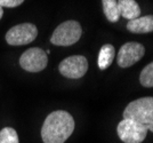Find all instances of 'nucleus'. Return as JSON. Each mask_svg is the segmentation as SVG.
<instances>
[{
    "instance_id": "5",
    "label": "nucleus",
    "mask_w": 153,
    "mask_h": 143,
    "mask_svg": "<svg viewBox=\"0 0 153 143\" xmlns=\"http://www.w3.org/2000/svg\"><path fill=\"white\" fill-rule=\"evenodd\" d=\"M38 36V29L32 23H22L13 26L6 33L7 44L12 46H23L32 42Z\"/></svg>"
},
{
    "instance_id": "1",
    "label": "nucleus",
    "mask_w": 153,
    "mask_h": 143,
    "mask_svg": "<svg viewBox=\"0 0 153 143\" xmlns=\"http://www.w3.org/2000/svg\"><path fill=\"white\" fill-rule=\"evenodd\" d=\"M74 130V119L68 111L57 110L46 117L41 137L44 143H64Z\"/></svg>"
},
{
    "instance_id": "2",
    "label": "nucleus",
    "mask_w": 153,
    "mask_h": 143,
    "mask_svg": "<svg viewBox=\"0 0 153 143\" xmlns=\"http://www.w3.org/2000/svg\"><path fill=\"white\" fill-rule=\"evenodd\" d=\"M123 119H130L153 130V98H140L128 104L123 111Z\"/></svg>"
},
{
    "instance_id": "10",
    "label": "nucleus",
    "mask_w": 153,
    "mask_h": 143,
    "mask_svg": "<svg viewBox=\"0 0 153 143\" xmlns=\"http://www.w3.org/2000/svg\"><path fill=\"white\" fill-rule=\"evenodd\" d=\"M117 2L120 10V16L123 19L130 21L140 17V8L135 0H119Z\"/></svg>"
},
{
    "instance_id": "4",
    "label": "nucleus",
    "mask_w": 153,
    "mask_h": 143,
    "mask_svg": "<svg viewBox=\"0 0 153 143\" xmlns=\"http://www.w3.org/2000/svg\"><path fill=\"white\" fill-rule=\"evenodd\" d=\"M117 133L123 143H142L147 135V128L134 120L122 119L117 126Z\"/></svg>"
},
{
    "instance_id": "14",
    "label": "nucleus",
    "mask_w": 153,
    "mask_h": 143,
    "mask_svg": "<svg viewBox=\"0 0 153 143\" xmlns=\"http://www.w3.org/2000/svg\"><path fill=\"white\" fill-rule=\"evenodd\" d=\"M0 143H19L17 132L12 127H5L0 130Z\"/></svg>"
},
{
    "instance_id": "7",
    "label": "nucleus",
    "mask_w": 153,
    "mask_h": 143,
    "mask_svg": "<svg viewBox=\"0 0 153 143\" xmlns=\"http://www.w3.org/2000/svg\"><path fill=\"white\" fill-rule=\"evenodd\" d=\"M48 64L47 53L38 47H32L22 54L19 65L27 72H40L45 70Z\"/></svg>"
},
{
    "instance_id": "11",
    "label": "nucleus",
    "mask_w": 153,
    "mask_h": 143,
    "mask_svg": "<svg viewBox=\"0 0 153 143\" xmlns=\"http://www.w3.org/2000/svg\"><path fill=\"white\" fill-rule=\"evenodd\" d=\"M115 56V49L111 44H105L101 47L98 53L97 65L101 70H106L110 65L112 64Z\"/></svg>"
},
{
    "instance_id": "9",
    "label": "nucleus",
    "mask_w": 153,
    "mask_h": 143,
    "mask_svg": "<svg viewBox=\"0 0 153 143\" xmlns=\"http://www.w3.org/2000/svg\"><path fill=\"white\" fill-rule=\"evenodd\" d=\"M127 30L133 33H150L153 31V16H142L128 21Z\"/></svg>"
},
{
    "instance_id": "16",
    "label": "nucleus",
    "mask_w": 153,
    "mask_h": 143,
    "mask_svg": "<svg viewBox=\"0 0 153 143\" xmlns=\"http://www.w3.org/2000/svg\"><path fill=\"white\" fill-rule=\"evenodd\" d=\"M2 15H4V9L0 7V20H1V17H2Z\"/></svg>"
},
{
    "instance_id": "12",
    "label": "nucleus",
    "mask_w": 153,
    "mask_h": 143,
    "mask_svg": "<svg viewBox=\"0 0 153 143\" xmlns=\"http://www.w3.org/2000/svg\"><path fill=\"white\" fill-rule=\"evenodd\" d=\"M103 12L105 14V17L108 21L115 23L120 19V10L118 7L117 0H102Z\"/></svg>"
},
{
    "instance_id": "13",
    "label": "nucleus",
    "mask_w": 153,
    "mask_h": 143,
    "mask_svg": "<svg viewBox=\"0 0 153 143\" xmlns=\"http://www.w3.org/2000/svg\"><path fill=\"white\" fill-rule=\"evenodd\" d=\"M140 83L142 86L147 88H151L153 86V63H149L142 70L140 74Z\"/></svg>"
},
{
    "instance_id": "6",
    "label": "nucleus",
    "mask_w": 153,
    "mask_h": 143,
    "mask_svg": "<svg viewBox=\"0 0 153 143\" xmlns=\"http://www.w3.org/2000/svg\"><path fill=\"white\" fill-rule=\"evenodd\" d=\"M58 71L65 78H82L86 72L88 71V61L82 55H72L64 59L59 63Z\"/></svg>"
},
{
    "instance_id": "15",
    "label": "nucleus",
    "mask_w": 153,
    "mask_h": 143,
    "mask_svg": "<svg viewBox=\"0 0 153 143\" xmlns=\"http://www.w3.org/2000/svg\"><path fill=\"white\" fill-rule=\"evenodd\" d=\"M24 0H0V7H8V8H14L23 4Z\"/></svg>"
},
{
    "instance_id": "8",
    "label": "nucleus",
    "mask_w": 153,
    "mask_h": 143,
    "mask_svg": "<svg viewBox=\"0 0 153 143\" xmlns=\"http://www.w3.org/2000/svg\"><path fill=\"white\" fill-rule=\"evenodd\" d=\"M145 54V47L140 42H126L119 49L117 61L120 68H129L138 62Z\"/></svg>"
},
{
    "instance_id": "3",
    "label": "nucleus",
    "mask_w": 153,
    "mask_h": 143,
    "mask_svg": "<svg viewBox=\"0 0 153 143\" xmlns=\"http://www.w3.org/2000/svg\"><path fill=\"white\" fill-rule=\"evenodd\" d=\"M82 28L79 22L65 21L55 29L51 37V42L55 46H71L81 38Z\"/></svg>"
}]
</instances>
